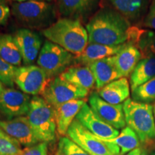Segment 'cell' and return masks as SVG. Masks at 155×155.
<instances>
[{
  "label": "cell",
  "instance_id": "6da1fadb",
  "mask_svg": "<svg viewBox=\"0 0 155 155\" xmlns=\"http://www.w3.org/2000/svg\"><path fill=\"white\" fill-rule=\"evenodd\" d=\"M89 43L119 45L131 40L130 22L111 8H103L91 17L86 26Z\"/></svg>",
  "mask_w": 155,
  "mask_h": 155
},
{
  "label": "cell",
  "instance_id": "7a4b0ae2",
  "mask_svg": "<svg viewBox=\"0 0 155 155\" xmlns=\"http://www.w3.org/2000/svg\"><path fill=\"white\" fill-rule=\"evenodd\" d=\"M42 32L49 41L58 45L75 57L81 55L88 44L86 28L76 19L62 17Z\"/></svg>",
  "mask_w": 155,
  "mask_h": 155
},
{
  "label": "cell",
  "instance_id": "3957f363",
  "mask_svg": "<svg viewBox=\"0 0 155 155\" xmlns=\"http://www.w3.org/2000/svg\"><path fill=\"white\" fill-rule=\"evenodd\" d=\"M11 12L22 25L42 30L54 24L57 18L55 6L48 2H15L12 5Z\"/></svg>",
  "mask_w": 155,
  "mask_h": 155
},
{
  "label": "cell",
  "instance_id": "277c9868",
  "mask_svg": "<svg viewBox=\"0 0 155 155\" xmlns=\"http://www.w3.org/2000/svg\"><path fill=\"white\" fill-rule=\"evenodd\" d=\"M125 121L138 136L141 143L148 144L155 139L154 106L150 104L135 101L131 98L123 103Z\"/></svg>",
  "mask_w": 155,
  "mask_h": 155
},
{
  "label": "cell",
  "instance_id": "5b68a950",
  "mask_svg": "<svg viewBox=\"0 0 155 155\" xmlns=\"http://www.w3.org/2000/svg\"><path fill=\"white\" fill-rule=\"evenodd\" d=\"M27 118L40 142L48 143L55 139L57 125L55 109L43 98L35 96L31 98Z\"/></svg>",
  "mask_w": 155,
  "mask_h": 155
},
{
  "label": "cell",
  "instance_id": "8992f818",
  "mask_svg": "<svg viewBox=\"0 0 155 155\" xmlns=\"http://www.w3.org/2000/svg\"><path fill=\"white\" fill-rule=\"evenodd\" d=\"M75 58L58 45L46 40L40 50L37 63L50 79L61 75L74 63Z\"/></svg>",
  "mask_w": 155,
  "mask_h": 155
},
{
  "label": "cell",
  "instance_id": "52a82bcc",
  "mask_svg": "<svg viewBox=\"0 0 155 155\" xmlns=\"http://www.w3.org/2000/svg\"><path fill=\"white\" fill-rule=\"evenodd\" d=\"M68 137L90 155H119L117 145L98 138L78 120H73L67 132Z\"/></svg>",
  "mask_w": 155,
  "mask_h": 155
},
{
  "label": "cell",
  "instance_id": "ba28073f",
  "mask_svg": "<svg viewBox=\"0 0 155 155\" xmlns=\"http://www.w3.org/2000/svg\"><path fill=\"white\" fill-rule=\"evenodd\" d=\"M88 94V91L74 86L59 75L48 82L42 96L55 108L71 101L83 99Z\"/></svg>",
  "mask_w": 155,
  "mask_h": 155
},
{
  "label": "cell",
  "instance_id": "9c48e42d",
  "mask_svg": "<svg viewBox=\"0 0 155 155\" xmlns=\"http://www.w3.org/2000/svg\"><path fill=\"white\" fill-rule=\"evenodd\" d=\"M49 78L38 65H30L17 68L15 83L25 94L35 96L42 95Z\"/></svg>",
  "mask_w": 155,
  "mask_h": 155
},
{
  "label": "cell",
  "instance_id": "30bf717a",
  "mask_svg": "<svg viewBox=\"0 0 155 155\" xmlns=\"http://www.w3.org/2000/svg\"><path fill=\"white\" fill-rule=\"evenodd\" d=\"M89 106L102 120L115 129H122L126 127L123 104H111L102 99L98 93L93 92L88 98Z\"/></svg>",
  "mask_w": 155,
  "mask_h": 155
},
{
  "label": "cell",
  "instance_id": "8fae6325",
  "mask_svg": "<svg viewBox=\"0 0 155 155\" xmlns=\"http://www.w3.org/2000/svg\"><path fill=\"white\" fill-rule=\"evenodd\" d=\"M30 95L13 88H5L0 94V111L9 119L24 116L28 113Z\"/></svg>",
  "mask_w": 155,
  "mask_h": 155
},
{
  "label": "cell",
  "instance_id": "7c38bea8",
  "mask_svg": "<svg viewBox=\"0 0 155 155\" xmlns=\"http://www.w3.org/2000/svg\"><path fill=\"white\" fill-rule=\"evenodd\" d=\"M86 129L102 140L116 138L119 131L102 120L88 104L83 106L75 118Z\"/></svg>",
  "mask_w": 155,
  "mask_h": 155
},
{
  "label": "cell",
  "instance_id": "4fadbf2b",
  "mask_svg": "<svg viewBox=\"0 0 155 155\" xmlns=\"http://www.w3.org/2000/svg\"><path fill=\"white\" fill-rule=\"evenodd\" d=\"M0 128L22 147H32L40 142L34 134L27 116L0 120Z\"/></svg>",
  "mask_w": 155,
  "mask_h": 155
},
{
  "label": "cell",
  "instance_id": "5bb4252c",
  "mask_svg": "<svg viewBox=\"0 0 155 155\" xmlns=\"http://www.w3.org/2000/svg\"><path fill=\"white\" fill-rule=\"evenodd\" d=\"M14 38L22 54L25 65H32L41 50L42 40L36 32L29 29H20L15 32Z\"/></svg>",
  "mask_w": 155,
  "mask_h": 155
},
{
  "label": "cell",
  "instance_id": "9a60e30c",
  "mask_svg": "<svg viewBox=\"0 0 155 155\" xmlns=\"http://www.w3.org/2000/svg\"><path fill=\"white\" fill-rule=\"evenodd\" d=\"M98 0H58V12L62 17L86 20L96 10Z\"/></svg>",
  "mask_w": 155,
  "mask_h": 155
},
{
  "label": "cell",
  "instance_id": "2e32d148",
  "mask_svg": "<svg viewBox=\"0 0 155 155\" xmlns=\"http://www.w3.org/2000/svg\"><path fill=\"white\" fill-rule=\"evenodd\" d=\"M116 67L122 78H127L142 59L140 50L133 42H128L116 55L114 56Z\"/></svg>",
  "mask_w": 155,
  "mask_h": 155
},
{
  "label": "cell",
  "instance_id": "e0dca14e",
  "mask_svg": "<svg viewBox=\"0 0 155 155\" xmlns=\"http://www.w3.org/2000/svg\"><path fill=\"white\" fill-rule=\"evenodd\" d=\"M126 44L127 42L119 45H106L88 42L83 53L75 58L74 63L88 66L94 62L116 55L124 47Z\"/></svg>",
  "mask_w": 155,
  "mask_h": 155
},
{
  "label": "cell",
  "instance_id": "ac0fdd59",
  "mask_svg": "<svg viewBox=\"0 0 155 155\" xmlns=\"http://www.w3.org/2000/svg\"><path fill=\"white\" fill-rule=\"evenodd\" d=\"M86 104L83 99L73 100L54 108L57 131L60 135L64 137L67 134L70 126Z\"/></svg>",
  "mask_w": 155,
  "mask_h": 155
},
{
  "label": "cell",
  "instance_id": "d6986e66",
  "mask_svg": "<svg viewBox=\"0 0 155 155\" xmlns=\"http://www.w3.org/2000/svg\"><path fill=\"white\" fill-rule=\"evenodd\" d=\"M114 56L104 58L88 65L94 74L96 88L98 91L112 81L122 78L116 67Z\"/></svg>",
  "mask_w": 155,
  "mask_h": 155
},
{
  "label": "cell",
  "instance_id": "ffe728a7",
  "mask_svg": "<svg viewBox=\"0 0 155 155\" xmlns=\"http://www.w3.org/2000/svg\"><path fill=\"white\" fill-rule=\"evenodd\" d=\"M131 86L127 78H121L98 91L102 99L111 104H121L130 96Z\"/></svg>",
  "mask_w": 155,
  "mask_h": 155
},
{
  "label": "cell",
  "instance_id": "44dd1931",
  "mask_svg": "<svg viewBox=\"0 0 155 155\" xmlns=\"http://www.w3.org/2000/svg\"><path fill=\"white\" fill-rule=\"evenodd\" d=\"M63 78L78 88L89 92L96 86V81L91 70L88 66H72L65 70L61 75Z\"/></svg>",
  "mask_w": 155,
  "mask_h": 155
},
{
  "label": "cell",
  "instance_id": "7402d4cb",
  "mask_svg": "<svg viewBox=\"0 0 155 155\" xmlns=\"http://www.w3.org/2000/svg\"><path fill=\"white\" fill-rule=\"evenodd\" d=\"M118 12L128 20H139L146 12L150 4V0H108Z\"/></svg>",
  "mask_w": 155,
  "mask_h": 155
},
{
  "label": "cell",
  "instance_id": "603a6c76",
  "mask_svg": "<svg viewBox=\"0 0 155 155\" xmlns=\"http://www.w3.org/2000/svg\"><path fill=\"white\" fill-rule=\"evenodd\" d=\"M155 77V58L146 57L139 62L130 75L131 91Z\"/></svg>",
  "mask_w": 155,
  "mask_h": 155
},
{
  "label": "cell",
  "instance_id": "cb8c5ba5",
  "mask_svg": "<svg viewBox=\"0 0 155 155\" xmlns=\"http://www.w3.org/2000/svg\"><path fill=\"white\" fill-rule=\"evenodd\" d=\"M0 56L13 66L20 67L22 58L14 36L9 34H0Z\"/></svg>",
  "mask_w": 155,
  "mask_h": 155
},
{
  "label": "cell",
  "instance_id": "d4e9b609",
  "mask_svg": "<svg viewBox=\"0 0 155 155\" xmlns=\"http://www.w3.org/2000/svg\"><path fill=\"white\" fill-rule=\"evenodd\" d=\"M131 42L137 43L135 45L144 58H155V31L134 28Z\"/></svg>",
  "mask_w": 155,
  "mask_h": 155
},
{
  "label": "cell",
  "instance_id": "484cf974",
  "mask_svg": "<svg viewBox=\"0 0 155 155\" xmlns=\"http://www.w3.org/2000/svg\"><path fill=\"white\" fill-rule=\"evenodd\" d=\"M104 141L117 145L121 151L120 155L127 154L131 151L140 147L141 144L138 136L129 127L122 129L121 132L116 138Z\"/></svg>",
  "mask_w": 155,
  "mask_h": 155
},
{
  "label": "cell",
  "instance_id": "4316f807",
  "mask_svg": "<svg viewBox=\"0 0 155 155\" xmlns=\"http://www.w3.org/2000/svg\"><path fill=\"white\" fill-rule=\"evenodd\" d=\"M132 100L150 104L155 101V77L131 91Z\"/></svg>",
  "mask_w": 155,
  "mask_h": 155
},
{
  "label": "cell",
  "instance_id": "83f0119b",
  "mask_svg": "<svg viewBox=\"0 0 155 155\" xmlns=\"http://www.w3.org/2000/svg\"><path fill=\"white\" fill-rule=\"evenodd\" d=\"M22 146L0 128V155H20Z\"/></svg>",
  "mask_w": 155,
  "mask_h": 155
},
{
  "label": "cell",
  "instance_id": "f1b7e54d",
  "mask_svg": "<svg viewBox=\"0 0 155 155\" xmlns=\"http://www.w3.org/2000/svg\"><path fill=\"white\" fill-rule=\"evenodd\" d=\"M55 155H90L69 137H62Z\"/></svg>",
  "mask_w": 155,
  "mask_h": 155
},
{
  "label": "cell",
  "instance_id": "f546056e",
  "mask_svg": "<svg viewBox=\"0 0 155 155\" xmlns=\"http://www.w3.org/2000/svg\"><path fill=\"white\" fill-rule=\"evenodd\" d=\"M17 67L7 63L0 56V82L7 88H13L15 86V74Z\"/></svg>",
  "mask_w": 155,
  "mask_h": 155
},
{
  "label": "cell",
  "instance_id": "4dcf8cb0",
  "mask_svg": "<svg viewBox=\"0 0 155 155\" xmlns=\"http://www.w3.org/2000/svg\"><path fill=\"white\" fill-rule=\"evenodd\" d=\"M20 155H48V144L40 142L34 146L25 147Z\"/></svg>",
  "mask_w": 155,
  "mask_h": 155
},
{
  "label": "cell",
  "instance_id": "1f68e13d",
  "mask_svg": "<svg viewBox=\"0 0 155 155\" xmlns=\"http://www.w3.org/2000/svg\"><path fill=\"white\" fill-rule=\"evenodd\" d=\"M145 28L155 30V0H152L144 19Z\"/></svg>",
  "mask_w": 155,
  "mask_h": 155
},
{
  "label": "cell",
  "instance_id": "d6a6232c",
  "mask_svg": "<svg viewBox=\"0 0 155 155\" xmlns=\"http://www.w3.org/2000/svg\"><path fill=\"white\" fill-rule=\"evenodd\" d=\"M11 9L7 5H0V25H4L7 22Z\"/></svg>",
  "mask_w": 155,
  "mask_h": 155
},
{
  "label": "cell",
  "instance_id": "836d02e7",
  "mask_svg": "<svg viewBox=\"0 0 155 155\" xmlns=\"http://www.w3.org/2000/svg\"><path fill=\"white\" fill-rule=\"evenodd\" d=\"M125 155H149V154H147V151L145 150L144 149L141 148V147H139L138 148L131 151L130 152L127 153V154Z\"/></svg>",
  "mask_w": 155,
  "mask_h": 155
},
{
  "label": "cell",
  "instance_id": "e575fe53",
  "mask_svg": "<svg viewBox=\"0 0 155 155\" xmlns=\"http://www.w3.org/2000/svg\"><path fill=\"white\" fill-rule=\"evenodd\" d=\"M13 1L16 2H28V1H41V2H51L52 0H13Z\"/></svg>",
  "mask_w": 155,
  "mask_h": 155
},
{
  "label": "cell",
  "instance_id": "d590c367",
  "mask_svg": "<svg viewBox=\"0 0 155 155\" xmlns=\"http://www.w3.org/2000/svg\"><path fill=\"white\" fill-rule=\"evenodd\" d=\"M5 87H4V85L1 82H0V94H2V92L3 91L4 89H5Z\"/></svg>",
  "mask_w": 155,
  "mask_h": 155
},
{
  "label": "cell",
  "instance_id": "8d00e7d4",
  "mask_svg": "<svg viewBox=\"0 0 155 155\" xmlns=\"http://www.w3.org/2000/svg\"><path fill=\"white\" fill-rule=\"evenodd\" d=\"M8 0H0V5H7Z\"/></svg>",
  "mask_w": 155,
  "mask_h": 155
},
{
  "label": "cell",
  "instance_id": "74e56055",
  "mask_svg": "<svg viewBox=\"0 0 155 155\" xmlns=\"http://www.w3.org/2000/svg\"><path fill=\"white\" fill-rule=\"evenodd\" d=\"M153 106H154V119H155V104Z\"/></svg>",
  "mask_w": 155,
  "mask_h": 155
},
{
  "label": "cell",
  "instance_id": "f35d334b",
  "mask_svg": "<svg viewBox=\"0 0 155 155\" xmlns=\"http://www.w3.org/2000/svg\"><path fill=\"white\" fill-rule=\"evenodd\" d=\"M150 155H155V151H154V152H152V153H151Z\"/></svg>",
  "mask_w": 155,
  "mask_h": 155
},
{
  "label": "cell",
  "instance_id": "ab89813d",
  "mask_svg": "<svg viewBox=\"0 0 155 155\" xmlns=\"http://www.w3.org/2000/svg\"><path fill=\"white\" fill-rule=\"evenodd\" d=\"M119 155H120V154H119Z\"/></svg>",
  "mask_w": 155,
  "mask_h": 155
}]
</instances>
